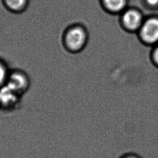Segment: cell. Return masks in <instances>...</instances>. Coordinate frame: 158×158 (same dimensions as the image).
Masks as SVG:
<instances>
[{
	"mask_svg": "<svg viewBox=\"0 0 158 158\" xmlns=\"http://www.w3.org/2000/svg\"><path fill=\"white\" fill-rule=\"evenodd\" d=\"M89 33L86 27L80 23H74L67 26L62 35V44L68 52H81L87 46Z\"/></svg>",
	"mask_w": 158,
	"mask_h": 158,
	"instance_id": "6da1fadb",
	"label": "cell"
},
{
	"mask_svg": "<svg viewBox=\"0 0 158 158\" xmlns=\"http://www.w3.org/2000/svg\"><path fill=\"white\" fill-rule=\"evenodd\" d=\"M140 41L147 46L158 44V15L145 17L144 22L137 32Z\"/></svg>",
	"mask_w": 158,
	"mask_h": 158,
	"instance_id": "7a4b0ae2",
	"label": "cell"
},
{
	"mask_svg": "<svg viewBox=\"0 0 158 158\" xmlns=\"http://www.w3.org/2000/svg\"><path fill=\"white\" fill-rule=\"evenodd\" d=\"M5 86L23 96L30 88V78L25 71L21 69H10Z\"/></svg>",
	"mask_w": 158,
	"mask_h": 158,
	"instance_id": "3957f363",
	"label": "cell"
},
{
	"mask_svg": "<svg viewBox=\"0 0 158 158\" xmlns=\"http://www.w3.org/2000/svg\"><path fill=\"white\" fill-rule=\"evenodd\" d=\"M145 17L136 7H127L120 14V22L122 28L130 33H137L143 24Z\"/></svg>",
	"mask_w": 158,
	"mask_h": 158,
	"instance_id": "277c9868",
	"label": "cell"
},
{
	"mask_svg": "<svg viewBox=\"0 0 158 158\" xmlns=\"http://www.w3.org/2000/svg\"><path fill=\"white\" fill-rule=\"evenodd\" d=\"M22 97L4 86L0 88V110L5 112L16 110L20 107Z\"/></svg>",
	"mask_w": 158,
	"mask_h": 158,
	"instance_id": "5b68a950",
	"label": "cell"
},
{
	"mask_svg": "<svg viewBox=\"0 0 158 158\" xmlns=\"http://www.w3.org/2000/svg\"><path fill=\"white\" fill-rule=\"evenodd\" d=\"M128 0H99L102 8L107 13L120 14L128 7Z\"/></svg>",
	"mask_w": 158,
	"mask_h": 158,
	"instance_id": "8992f818",
	"label": "cell"
},
{
	"mask_svg": "<svg viewBox=\"0 0 158 158\" xmlns=\"http://www.w3.org/2000/svg\"><path fill=\"white\" fill-rule=\"evenodd\" d=\"M4 8L9 12L19 14L25 12L30 4V0H1Z\"/></svg>",
	"mask_w": 158,
	"mask_h": 158,
	"instance_id": "52a82bcc",
	"label": "cell"
},
{
	"mask_svg": "<svg viewBox=\"0 0 158 158\" xmlns=\"http://www.w3.org/2000/svg\"><path fill=\"white\" fill-rule=\"evenodd\" d=\"M10 71L7 63L0 57V88L6 85Z\"/></svg>",
	"mask_w": 158,
	"mask_h": 158,
	"instance_id": "ba28073f",
	"label": "cell"
},
{
	"mask_svg": "<svg viewBox=\"0 0 158 158\" xmlns=\"http://www.w3.org/2000/svg\"><path fill=\"white\" fill-rule=\"evenodd\" d=\"M142 2L148 9H158V0H142Z\"/></svg>",
	"mask_w": 158,
	"mask_h": 158,
	"instance_id": "9c48e42d",
	"label": "cell"
},
{
	"mask_svg": "<svg viewBox=\"0 0 158 158\" xmlns=\"http://www.w3.org/2000/svg\"><path fill=\"white\" fill-rule=\"evenodd\" d=\"M151 59L152 63L158 67V44L152 46L151 53Z\"/></svg>",
	"mask_w": 158,
	"mask_h": 158,
	"instance_id": "30bf717a",
	"label": "cell"
},
{
	"mask_svg": "<svg viewBox=\"0 0 158 158\" xmlns=\"http://www.w3.org/2000/svg\"><path fill=\"white\" fill-rule=\"evenodd\" d=\"M120 158H141L139 156L135 153H126L122 155Z\"/></svg>",
	"mask_w": 158,
	"mask_h": 158,
	"instance_id": "8fae6325",
	"label": "cell"
}]
</instances>
